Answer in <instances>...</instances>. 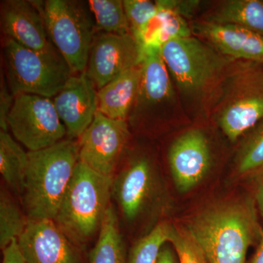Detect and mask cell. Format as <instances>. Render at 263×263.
<instances>
[{"label":"cell","instance_id":"obj_1","mask_svg":"<svg viewBox=\"0 0 263 263\" xmlns=\"http://www.w3.org/2000/svg\"><path fill=\"white\" fill-rule=\"evenodd\" d=\"M186 230L208 263H246L249 247L263 232L250 199L211 205L193 216Z\"/></svg>","mask_w":263,"mask_h":263},{"label":"cell","instance_id":"obj_2","mask_svg":"<svg viewBox=\"0 0 263 263\" xmlns=\"http://www.w3.org/2000/svg\"><path fill=\"white\" fill-rule=\"evenodd\" d=\"M79 162V142L72 139L28 152L22 194L29 220H54Z\"/></svg>","mask_w":263,"mask_h":263},{"label":"cell","instance_id":"obj_3","mask_svg":"<svg viewBox=\"0 0 263 263\" xmlns=\"http://www.w3.org/2000/svg\"><path fill=\"white\" fill-rule=\"evenodd\" d=\"M113 179L78 162L54 219L57 226L78 247L86 245L100 231L110 206Z\"/></svg>","mask_w":263,"mask_h":263},{"label":"cell","instance_id":"obj_4","mask_svg":"<svg viewBox=\"0 0 263 263\" xmlns=\"http://www.w3.org/2000/svg\"><path fill=\"white\" fill-rule=\"evenodd\" d=\"M48 36L72 74L86 72L96 26L87 3L77 0L34 2Z\"/></svg>","mask_w":263,"mask_h":263},{"label":"cell","instance_id":"obj_5","mask_svg":"<svg viewBox=\"0 0 263 263\" xmlns=\"http://www.w3.org/2000/svg\"><path fill=\"white\" fill-rule=\"evenodd\" d=\"M6 80L13 96L28 94L54 98L72 76L60 52L43 53L5 37Z\"/></svg>","mask_w":263,"mask_h":263},{"label":"cell","instance_id":"obj_6","mask_svg":"<svg viewBox=\"0 0 263 263\" xmlns=\"http://www.w3.org/2000/svg\"><path fill=\"white\" fill-rule=\"evenodd\" d=\"M161 53L178 88L189 96L202 94L230 60L193 36L170 40L161 46Z\"/></svg>","mask_w":263,"mask_h":263},{"label":"cell","instance_id":"obj_7","mask_svg":"<svg viewBox=\"0 0 263 263\" xmlns=\"http://www.w3.org/2000/svg\"><path fill=\"white\" fill-rule=\"evenodd\" d=\"M8 125L16 141L29 152L53 146L67 134L53 100L39 95L15 96Z\"/></svg>","mask_w":263,"mask_h":263},{"label":"cell","instance_id":"obj_8","mask_svg":"<svg viewBox=\"0 0 263 263\" xmlns=\"http://www.w3.org/2000/svg\"><path fill=\"white\" fill-rule=\"evenodd\" d=\"M218 116L221 130L231 141L248 133L263 119V66L253 63L235 78Z\"/></svg>","mask_w":263,"mask_h":263},{"label":"cell","instance_id":"obj_9","mask_svg":"<svg viewBox=\"0 0 263 263\" xmlns=\"http://www.w3.org/2000/svg\"><path fill=\"white\" fill-rule=\"evenodd\" d=\"M129 136L127 121L98 112L79 138V162L98 174L113 177Z\"/></svg>","mask_w":263,"mask_h":263},{"label":"cell","instance_id":"obj_10","mask_svg":"<svg viewBox=\"0 0 263 263\" xmlns=\"http://www.w3.org/2000/svg\"><path fill=\"white\" fill-rule=\"evenodd\" d=\"M143 48L131 34H95L86 73L98 90L129 69L141 65Z\"/></svg>","mask_w":263,"mask_h":263},{"label":"cell","instance_id":"obj_11","mask_svg":"<svg viewBox=\"0 0 263 263\" xmlns=\"http://www.w3.org/2000/svg\"><path fill=\"white\" fill-rule=\"evenodd\" d=\"M17 240L26 263H81L77 246L53 219L29 220Z\"/></svg>","mask_w":263,"mask_h":263},{"label":"cell","instance_id":"obj_12","mask_svg":"<svg viewBox=\"0 0 263 263\" xmlns=\"http://www.w3.org/2000/svg\"><path fill=\"white\" fill-rule=\"evenodd\" d=\"M53 101L67 135L79 138L98 112V90L84 72L71 76Z\"/></svg>","mask_w":263,"mask_h":263},{"label":"cell","instance_id":"obj_13","mask_svg":"<svg viewBox=\"0 0 263 263\" xmlns=\"http://www.w3.org/2000/svg\"><path fill=\"white\" fill-rule=\"evenodd\" d=\"M169 164L176 188L185 193L205 177L212 164L210 147L200 129H190L174 141L169 151Z\"/></svg>","mask_w":263,"mask_h":263},{"label":"cell","instance_id":"obj_14","mask_svg":"<svg viewBox=\"0 0 263 263\" xmlns=\"http://www.w3.org/2000/svg\"><path fill=\"white\" fill-rule=\"evenodd\" d=\"M1 27L5 37L43 53L59 52L49 41L41 11L34 1L2 2Z\"/></svg>","mask_w":263,"mask_h":263},{"label":"cell","instance_id":"obj_15","mask_svg":"<svg viewBox=\"0 0 263 263\" xmlns=\"http://www.w3.org/2000/svg\"><path fill=\"white\" fill-rule=\"evenodd\" d=\"M155 188V175L149 161L139 158L114 176L111 196L125 219L133 221L148 205Z\"/></svg>","mask_w":263,"mask_h":263},{"label":"cell","instance_id":"obj_16","mask_svg":"<svg viewBox=\"0 0 263 263\" xmlns=\"http://www.w3.org/2000/svg\"><path fill=\"white\" fill-rule=\"evenodd\" d=\"M193 28L227 58L263 63V34L236 25L205 21L197 22Z\"/></svg>","mask_w":263,"mask_h":263},{"label":"cell","instance_id":"obj_17","mask_svg":"<svg viewBox=\"0 0 263 263\" xmlns=\"http://www.w3.org/2000/svg\"><path fill=\"white\" fill-rule=\"evenodd\" d=\"M141 79L134 107L144 110L167 103L174 97L172 81L159 46L143 48Z\"/></svg>","mask_w":263,"mask_h":263},{"label":"cell","instance_id":"obj_18","mask_svg":"<svg viewBox=\"0 0 263 263\" xmlns=\"http://www.w3.org/2000/svg\"><path fill=\"white\" fill-rule=\"evenodd\" d=\"M159 11L143 29L137 41L143 46H162L170 40L192 36L184 15V1H157Z\"/></svg>","mask_w":263,"mask_h":263},{"label":"cell","instance_id":"obj_19","mask_svg":"<svg viewBox=\"0 0 263 263\" xmlns=\"http://www.w3.org/2000/svg\"><path fill=\"white\" fill-rule=\"evenodd\" d=\"M141 65L129 69L98 90V112L126 120L134 106L141 79Z\"/></svg>","mask_w":263,"mask_h":263},{"label":"cell","instance_id":"obj_20","mask_svg":"<svg viewBox=\"0 0 263 263\" xmlns=\"http://www.w3.org/2000/svg\"><path fill=\"white\" fill-rule=\"evenodd\" d=\"M205 22L232 24L263 34V1L227 0L216 7Z\"/></svg>","mask_w":263,"mask_h":263},{"label":"cell","instance_id":"obj_21","mask_svg":"<svg viewBox=\"0 0 263 263\" xmlns=\"http://www.w3.org/2000/svg\"><path fill=\"white\" fill-rule=\"evenodd\" d=\"M89 263H126L119 220L111 205L102 222L96 245L90 252Z\"/></svg>","mask_w":263,"mask_h":263},{"label":"cell","instance_id":"obj_22","mask_svg":"<svg viewBox=\"0 0 263 263\" xmlns=\"http://www.w3.org/2000/svg\"><path fill=\"white\" fill-rule=\"evenodd\" d=\"M27 164L28 152L8 132H0V173L5 182L16 193H23Z\"/></svg>","mask_w":263,"mask_h":263},{"label":"cell","instance_id":"obj_23","mask_svg":"<svg viewBox=\"0 0 263 263\" xmlns=\"http://www.w3.org/2000/svg\"><path fill=\"white\" fill-rule=\"evenodd\" d=\"M87 4L94 18L96 29L100 32L130 34L122 0H89Z\"/></svg>","mask_w":263,"mask_h":263},{"label":"cell","instance_id":"obj_24","mask_svg":"<svg viewBox=\"0 0 263 263\" xmlns=\"http://www.w3.org/2000/svg\"><path fill=\"white\" fill-rule=\"evenodd\" d=\"M29 219L9 194L0 193V247L4 249L18 239L28 224Z\"/></svg>","mask_w":263,"mask_h":263},{"label":"cell","instance_id":"obj_25","mask_svg":"<svg viewBox=\"0 0 263 263\" xmlns=\"http://www.w3.org/2000/svg\"><path fill=\"white\" fill-rule=\"evenodd\" d=\"M174 227L163 221L138 240L131 249L129 263H156L166 242H170Z\"/></svg>","mask_w":263,"mask_h":263},{"label":"cell","instance_id":"obj_26","mask_svg":"<svg viewBox=\"0 0 263 263\" xmlns=\"http://www.w3.org/2000/svg\"><path fill=\"white\" fill-rule=\"evenodd\" d=\"M263 165V119L251 129L237 155L238 174L250 175Z\"/></svg>","mask_w":263,"mask_h":263},{"label":"cell","instance_id":"obj_27","mask_svg":"<svg viewBox=\"0 0 263 263\" xmlns=\"http://www.w3.org/2000/svg\"><path fill=\"white\" fill-rule=\"evenodd\" d=\"M124 10L132 34L137 38L159 11L157 1L124 0Z\"/></svg>","mask_w":263,"mask_h":263},{"label":"cell","instance_id":"obj_28","mask_svg":"<svg viewBox=\"0 0 263 263\" xmlns=\"http://www.w3.org/2000/svg\"><path fill=\"white\" fill-rule=\"evenodd\" d=\"M170 242L174 246L179 263H208L201 249L186 228L174 227Z\"/></svg>","mask_w":263,"mask_h":263},{"label":"cell","instance_id":"obj_29","mask_svg":"<svg viewBox=\"0 0 263 263\" xmlns=\"http://www.w3.org/2000/svg\"><path fill=\"white\" fill-rule=\"evenodd\" d=\"M15 97L10 91L4 74H1V86H0V127L1 131L8 132V117Z\"/></svg>","mask_w":263,"mask_h":263},{"label":"cell","instance_id":"obj_30","mask_svg":"<svg viewBox=\"0 0 263 263\" xmlns=\"http://www.w3.org/2000/svg\"><path fill=\"white\" fill-rule=\"evenodd\" d=\"M253 179L256 204L263 219V165L250 174Z\"/></svg>","mask_w":263,"mask_h":263},{"label":"cell","instance_id":"obj_31","mask_svg":"<svg viewBox=\"0 0 263 263\" xmlns=\"http://www.w3.org/2000/svg\"><path fill=\"white\" fill-rule=\"evenodd\" d=\"M3 252V263H26L19 249L17 239L13 240Z\"/></svg>","mask_w":263,"mask_h":263},{"label":"cell","instance_id":"obj_32","mask_svg":"<svg viewBox=\"0 0 263 263\" xmlns=\"http://www.w3.org/2000/svg\"><path fill=\"white\" fill-rule=\"evenodd\" d=\"M156 263H178L175 254L169 247H163Z\"/></svg>","mask_w":263,"mask_h":263},{"label":"cell","instance_id":"obj_33","mask_svg":"<svg viewBox=\"0 0 263 263\" xmlns=\"http://www.w3.org/2000/svg\"><path fill=\"white\" fill-rule=\"evenodd\" d=\"M252 263H263V232L260 239L259 240L258 247L252 259Z\"/></svg>","mask_w":263,"mask_h":263}]
</instances>
